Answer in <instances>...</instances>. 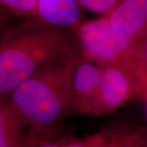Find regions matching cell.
Returning <instances> with one entry per match:
<instances>
[{"mask_svg":"<svg viewBox=\"0 0 147 147\" xmlns=\"http://www.w3.org/2000/svg\"><path fill=\"white\" fill-rule=\"evenodd\" d=\"M27 21L1 35L0 97H7L47 64L76 53L65 30L38 20Z\"/></svg>","mask_w":147,"mask_h":147,"instance_id":"obj_1","label":"cell"},{"mask_svg":"<svg viewBox=\"0 0 147 147\" xmlns=\"http://www.w3.org/2000/svg\"><path fill=\"white\" fill-rule=\"evenodd\" d=\"M79 53L47 64L19 84L7 96L29 130L56 131L72 113L70 86Z\"/></svg>","mask_w":147,"mask_h":147,"instance_id":"obj_2","label":"cell"},{"mask_svg":"<svg viewBox=\"0 0 147 147\" xmlns=\"http://www.w3.org/2000/svg\"><path fill=\"white\" fill-rule=\"evenodd\" d=\"M131 52L116 61L101 65L97 90L86 115H108L129 100L139 98V85L131 64Z\"/></svg>","mask_w":147,"mask_h":147,"instance_id":"obj_3","label":"cell"},{"mask_svg":"<svg viewBox=\"0 0 147 147\" xmlns=\"http://www.w3.org/2000/svg\"><path fill=\"white\" fill-rule=\"evenodd\" d=\"M74 31L81 54L100 65L126 57L136 45L115 31L104 16L81 22Z\"/></svg>","mask_w":147,"mask_h":147,"instance_id":"obj_4","label":"cell"},{"mask_svg":"<svg viewBox=\"0 0 147 147\" xmlns=\"http://www.w3.org/2000/svg\"><path fill=\"white\" fill-rule=\"evenodd\" d=\"M103 16L115 31L136 44L147 38V0H119Z\"/></svg>","mask_w":147,"mask_h":147,"instance_id":"obj_5","label":"cell"},{"mask_svg":"<svg viewBox=\"0 0 147 147\" xmlns=\"http://www.w3.org/2000/svg\"><path fill=\"white\" fill-rule=\"evenodd\" d=\"M100 72V65L79 53L71 79L72 113L87 114L97 90Z\"/></svg>","mask_w":147,"mask_h":147,"instance_id":"obj_6","label":"cell"},{"mask_svg":"<svg viewBox=\"0 0 147 147\" xmlns=\"http://www.w3.org/2000/svg\"><path fill=\"white\" fill-rule=\"evenodd\" d=\"M37 13L39 21L65 30H74L82 22L76 0H37Z\"/></svg>","mask_w":147,"mask_h":147,"instance_id":"obj_7","label":"cell"},{"mask_svg":"<svg viewBox=\"0 0 147 147\" xmlns=\"http://www.w3.org/2000/svg\"><path fill=\"white\" fill-rule=\"evenodd\" d=\"M26 127L7 97H0V147H24Z\"/></svg>","mask_w":147,"mask_h":147,"instance_id":"obj_8","label":"cell"},{"mask_svg":"<svg viewBox=\"0 0 147 147\" xmlns=\"http://www.w3.org/2000/svg\"><path fill=\"white\" fill-rule=\"evenodd\" d=\"M131 61L139 85V98L147 100V38L137 43L131 52Z\"/></svg>","mask_w":147,"mask_h":147,"instance_id":"obj_9","label":"cell"},{"mask_svg":"<svg viewBox=\"0 0 147 147\" xmlns=\"http://www.w3.org/2000/svg\"><path fill=\"white\" fill-rule=\"evenodd\" d=\"M69 141L68 137H58L57 131L37 132L28 130L24 147H65Z\"/></svg>","mask_w":147,"mask_h":147,"instance_id":"obj_10","label":"cell"},{"mask_svg":"<svg viewBox=\"0 0 147 147\" xmlns=\"http://www.w3.org/2000/svg\"><path fill=\"white\" fill-rule=\"evenodd\" d=\"M0 3L7 10L17 16L38 20L37 0H0Z\"/></svg>","mask_w":147,"mask_h":147,"instance_id":"obj_11","label":"cell"},{"mask_svg":"<svg viewBox=\"0 0 147 147\" xmlns=\"http://www.w3.org/2000/svg\"><path fill=\"white\" fill-rule=\"evenodd\" d=\"M118 147H147V133L142 131L117 132Z\"/></svg>","mask_w":147,"mask_h":147,"instance_id":"obj_12","label":"cell"},{"mask_svg":"<svg viewBox=\"0 0 147 147\" xmlns=\"http://www.w3.org/2000/svg\"><path fill=\"white\" fill-rule=\"evenodd\" d=\"M79 6L101 16L110 11L119 0H76Z\"/></svg>","mask_w":147,"mask_h":147,"instance_id":"obj_13","label":"cell"},{"mask_svg":"<svg viewBox=\"0 0 147 147\" xmlns=\"http://www.w3.org/2000/svg\"><path fill=\"white\" fill-rule=\"evenodd\" d=\"M107 136V131H100L80 140H70L65 147H102Z\"/></svg>","mask_w":147,"mask_h":147,"instance_id":"obj_14","label":"cell"},{"mask_svg":"<svg viewBox=\"0 0 147 147\" xmlns=\"http://www.w3.org/2000/svg\"><path fill=\"white\" fill-rule=\"evenodd\" d=\"M8 28H10V26H8V24H7V9L0 3V36Z\"/></svg>","mask_w":147,"mask_h":147,"instance_id":"obj_15","label":"cell"},{"mask_svg":"<svg viewBox=\"0 0 147 147\" xmlns=\"http://www.w3.org/2000/svg\"><path fill=\"white\" fill-rule=\"evenodd\" d=\"M102 147H118L117 132L107 131V136Z\"/></svg>","mask_w":147,"mask_h":147,"instance_id":"obj_16","label":"cell"},{"mask_svg":"<svg viewBox=\"0 0 147 147\" xmlns=\"http://www.w3.org/2000/svg\"><path fill=\"white\" fill-rule=\"evenodd\" d=\"M146 101H147V100H146Z\"/></svg>","mask_w":147,"mask_h":147,"instance_id":"obj_17","label":"cell"}]
</instances>
